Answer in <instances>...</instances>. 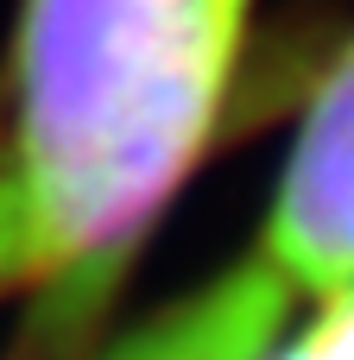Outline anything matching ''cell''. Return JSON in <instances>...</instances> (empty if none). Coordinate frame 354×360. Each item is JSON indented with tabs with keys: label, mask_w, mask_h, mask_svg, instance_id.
I'll list each match as a JSON object with an SVG mask.
<instances>
[{
	"label": "cell",
	"mask_w": 354,
	"mask_h": 360,
	"mask_svg": "<svg viewBox=\"0 0 354 360\" xmlns=\"http://www.w3.org/2000/svg\"><path fill=\"white\" fill-rule=\"evenodd\" d=\"M266 247L285 285H310L336 297L354 291V44L317 82V101L279 177Z\"/></svg>",
	"instance_id": "obj_2"
},
{
	"label": "cell",
	"mask_w": 354,
	"mask_h": 360,
	"mask_svg": "<svg viewBox=\"0 0 354 360\" xmlns=\"http://www.w3.org/2000/svg\"><path fill=\"white\" fill-rule=\"evenodd\" d=\"M291 360H354V291L329 304V316L310 329V342H298Z\"/></svg>",
	"instance_id": "obj_5"
},
{
	"label": "cell",
	"mask_w": 354,
	"mask_h": 360,
	"mask_svg": "<svg viewBox=\"0 0 354 360\" xmlns=\"http://www.w3.org/2000/svg\"><path fill=\"white\" fill-rule=\"evenodd\" d=\"M279 360H291V348H285V354H279Z\"/></svg>",
	"instance_id": "obj_6"
},
{
	"label": "cell",
	"mask_w": 354,
	"mask_h": 360,
	"mask_svg": "<svg viewBox=\"0 0 354 360\" xmlns=\"http://www.w3.org/2000/svg\"><path fill=\"white\" fill-rule=\"evenodd\" d=\"M247 0H25L13 38V184L38 329L76 342L196 165Z\"/></svg>",
	"instance_id": "obj_1"
},
{
	"label": "cell",
	"mask_w": 354,
	"mask_h": 360,
	"mask_svg": "<svg viewBox=\"0 0 354 360\" xmlns=\"http://www.w3.org/2000/svg\"><path fill=\"white\" fill-rule=\"evenodd\" d=\"M25 285V209H19V184L0 165V291Z\"/></svg>",
	"instance_id": "obj_4"
},
{
	"label": "cell",
	"mask_w": 354,
	"mask_h": 360,
	"mask_svg": "<svg viewBox=\"0 0 354 360\" xmlns=\"http://www.w3.org/2000/svg\"><path fill=\"white\" fill-rule=\"evenodd\" d=\"M291 285L279 266H234L222 285L196 291L152 329H139L114 360H266L285 323Z\"/></svg>",
	"instance_id": "obj_3"
}]
</instances>
